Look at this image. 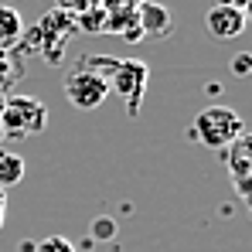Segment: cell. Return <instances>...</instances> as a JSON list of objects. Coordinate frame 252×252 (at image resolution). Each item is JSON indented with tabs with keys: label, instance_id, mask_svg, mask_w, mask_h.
Returning <instances> with one entry per match:
<instances>
[{
	"label": "cell",
	"instance_id": "6",
	"mask_svg": "<svg viewBox=\"0 0 252 252\" xmlns=\"http://www.w3.org/2000/svg\"><path fill=\"white\" fill-rule=\"evenodd\" d=\"M246 24H249V14L246 10H235V7H221L215 3L208 14H205V28L215 41H235L246 34Z\"/></svg>",
	"mask_w": 252,
	"mask_h": 252
},
{
	"label": "cell",
	"instance_id": "8",
	"mask_svg": "<svg viewBox=\"0 0 252 252\" xmlns=\"http://www.w3.org/2000/svg\"><path fill=\"white\" fill-rule=\"evenodd\" d=\"M24 72H28V65H24L21 44H17V48H0V92H3V95L24 79Z\"/></svg>",
	"mask_w": 252,
	"mask_h": 252
},
{
	"label": "cell",
	"instance_id": "15",
	"mask_svg": "<svg viewBox=\"0 0 252 252\" xmlns=\"http://www.w3.org/2000/svg\"><path fill=\"white\" fill-rule=\"evenodd\" d=\"M3 218H7V191H0V232H3Z\"/></svg>",
	"mask_w": 252,
	"mask_h": 252
},
{
	"label": "cell",
	"instance_id": "7",
	"mask_svg": "<svg viewBox=\"0 0 252 252\" xmlns=\"http://www.w3.org/2000/svg\"><path fill=\"white\" fill-rule=\"evenodd\" d=\"M136 17H140L143 38H167V34H174V17L160 3H154V0H143L136 7Z\"/></svg>",
	"mask_w": 252,
	"mask_h": 252
},
{
	"label": "cell",
	"instance_id": "16",
	"mask_svg": "<svg viewBox=\"0 0 252 252\" xmlns=\"http://www.w3.org/2000/svg\"><path fill=\"white\" fill-rule=\"evenodd\" d=\"M3 99H7V95H3V92H0V113H3Z\"/></svg>",
	"mask_w": 252,
	"mask_h": 252
},
{
	"label": "cell",
	"instance_id": "3",
	"mask_svg": "<svg viewBox=\"0 0 252 252\" xmlns=\"http://www.w3.org/2000/svg\"><path fill=\"white\" fill-rule=\"evenodd\" d=\"M147 79H150V72H147L143 62L116 58L113 68H109V75H106V85H109V92L116 89V95H123L126 109H129V116H133L136 106H140V99H143V92H147Z\"/></svg>",
	"mask_w": 252,
	"mask_h": 252
},
{
	"label": "cell",
	"instance_id": "11",
	"mask_svg": "<svg viewBox=\"0 0 252 252\" xmlns=\"http://www.w3.org/2000/svg\"><path fill=\"white\" fill-rule=\"evenodd\" d=\"M31 252H79V249H75V242L65 239V235H48L41 242H34Z\"/></svg>",
	"mask_w": 252,
	"mask_h": 252
},
{
	"label": "cell",
	"instance_id": "1",
	"mask_svg": "<svg viewBox=\"0 0 252 252\" xmlns=\"http://www.w3.org/2000/svg\"><path fill=\"white\" fill-rule=\"evenodd\" d=\"M48 126V106L38 95H7L3 99V113H0V129H3V143H24L44 133Z\"/></svg>",
	"mask_w": 252,
	"mask_h": 252
},
{
	"label": "cell",
	"instance_id": "9",
	"mask_svg": "<svg viewBox=\"0 0 252 252\" xmlns=\"http://www.w3.org/2000/svg\"><path fill=\"white\" fill-rule=\"evenodd\" d=\"M24 17L17 7L10 3H0V48H17L21 38H24Z\"/></svg>",
	"mask_w": 252,
	"mask_h": 252
},
{
	"label": "cell",
	"instance_id": "4",
	"mask_svg": "<svg viewBox=\"0 0 252 252\" xmlns=\"http://www.w3.org/2000/svg\"><path fill=\"white\" fill-rule=\"evenodd\" d=\"M65 95H68V102H72L75 109L92 113V109H99V106L106 102L109 85H106L102 75H95V72H89V68H82V65H75L72 75L65 79Z\"/></svg>",
	"mask_w": 252,
	"mask_h": 252
},
{
	"label": "cell",
	"instance_id": "10",
	"mask_svg": "<svg viewBox=\"0 0 252 252\" xmlns=\"http://www.w3.org/2000/svg\"><path fill=\"white\" fill-rule=\"evenodd\" d=\"M21 177H24V157L10 154V150H0V191L21 184Z\"/></svg>",
	"mask_w": 252,
	"mask_h": 252
},
{
	"label": "cell",
	"instance_id": "14",
	"mask_svg": "<svg viewBox=\"0 0 252 252\" xmlns=\"http://www.w3.org/2000/svg\"><path fill=\"white\" fill-rule=\"evenodd\" d=\"M215 3H221V7H235V10H249L252 0H215Z\"/></svg>",
	"mask_w": 252,
	"mask_h": 252
},
{
	"label": "cell",
	"instance_id": "13",
	"mask_svg": "<svg viewBox=\"0 0 252 252\" xmlns=\"http://www.w3.org/2000/svg\"><path fill=\"white\" fill-rule=\"evenodd\" d=\"M249 72H252V55L249 51H239V55L232 58V75H235V79H246Z\"/></svg>",
	"mask_w": 252,
	"mask_h": 252
},
{
	"label": "cell",
	"instance_id": "2",
	"mask_svg": "<svg viewBox=\"0 0 252 252\" xmlns=\"http://www.w3.org/2000/svg\"><path fill=\"white\" fill-rule=\"evenodd\" d=\"M246 133V120L232 109V106H208L194 116V123L188 129V136L194 143H205L211 150H225L232 140H239Z\"/></svg>",
	"mask_w": 252,
	"mask_h": 252
},
{
	"label": "cell",
	"instance_id": "17",
	"mask_svg": "<svg viewBox=\"0 0 252 252\" xmlns=\"http://www.w3.org/2000/svg\"><path fill=\"white\" fill-rule=\"evenodd\" d=\"M0 3H10V7H14V0H0Z\"/></svg>",
	"mask_w": 252,
	"mask_h": 252
},
{
	"label": "cell",
	"instance_id": "5",
	"mask_svg": "<svg viewBox=\"0 0 252 252\" xmlns=\"http://www.w3.org/2000/svg\"><path fill=\"white\" fill-rule=\"evenodd\" d=\"M221 157H225L228 177H232V184H235L242 205H252V136L242 133L239 140H232V143L221 150Z\"/></svg>",
	"mask_w": 252,
	"mask_h": 252
},
{
	"label": "cell",
	"instance_id": "12",
	"mask_svg": "<svg viewBox=\"0 0 252 252\" xmlns=\"http://www.w3.org/2000/svg\"><path fill=\"white\" fill-rule=\"evenodd\" d=\"M116 228H120V225H116L113 218H106V215H102V218H95V225H92V232H95V239H102V242H109V239H116Z\"/></svg>",
	"mask_w": 252,
	"mask_h": 252
}]
</instances>
